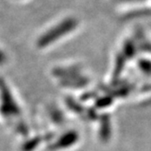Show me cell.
Returning a JSON list of instances; mask_svg holds the SVG:
<instances>
[{
  "instance_id": "cell-1",
  "label": "cell",
  "mask_w": 151,
  "mask_h": 151,
  "mask_svg": "<svg viewBox=\"0 0 151 151\" xmlns=\"http://www.w3.org/2000/svg\"><path fill=\"white\" fill-rule=\"evenodd\" d=\"M4 60V58H3V55H2V53L0 52V62L3 61Z\"/></svg>"
}]
</instances>
